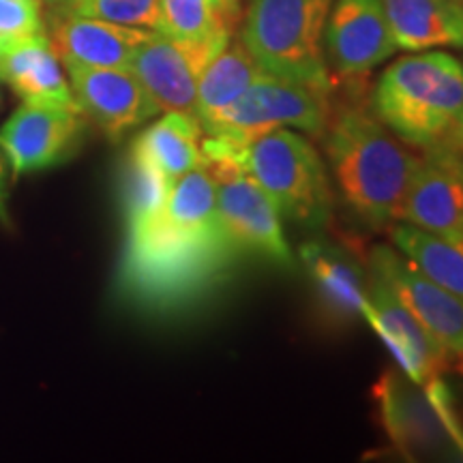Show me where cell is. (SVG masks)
<instances>
[{
    "label": "cell",
    "mask_w": 463,
    "mask_h": 463,
    "mask_svg": "<svg viewBox=\"0 0 463 463\" xmlns=\"http://www.w3.org/2000/svg\"><path fill=\"white\" fill-rule=\"evenodd\" d=\"M397 48H463V0H382Z\"/></svg>",
    "instance_id": "cell-18"
},
{
    "label": "cell",
    "mask_w": 463,
    "mask_h": 463,
    "mask_svg": "<svg viewBox=\"0 0 463 463\" xmlns=\"http://www.w3.org/2000/svg\"><path fill=\"white\" fill-rule=\"evenodd\" d=\"M335 0H251L241 42L266 73L331 90L324 28Z\"/></svg>",
    "instance_id": "cell-4"
},
{
    "label": "cell",
    "mask_w": 463,
    "mask_h": 463,
    "mask_svg": "<svg viewBox=\"0 0 463 463\" xmlns=\"http://www.w3.org/2000/svg\"><path fill=\"white\" fill-rule=\"evenodd\" d=\"M234 11L236 0H161V33L187 42L232 34Z\"/></svg>",
    "instance_id": "cell-22"
},
{
    "label": "cell",
    "mask_w": 463,
    "mask_h": 463,
    "mask_svg": "<svg viewBox=\"0 0 463 463\" xmlns=\"http://www.w3.org/2000/svg\"><path fill=\"white\" fill-rule=\"evenodd\" d=\"M266 71L251 56L242 42L228 43L219 54L208 62L198 84V99H195V118L200 125H206L236 101L256 80Z\"/></svg>",
    "instance_id": "cell-19"
},
{
    "label": "cell",
    "mask_w": 463,
    "mask_h": 463,
    "mask_svg": "<svg viewBox=\"0 0 463 463\" xmlns=\"http://www.w3.org/2000/svg\"><path fill=\"white\" fill-rule=\"evenodd\" d=\"M54 9L153 33H161L164 28L161 0H67Z\"/></svg>",
    "instance_id": "cell-25"
},
{
    "label": "cell",
    "mask_w": 463,
    "mask_h": 463,
    "mask_svg": "<svg viewBox=\"0 0 463 463\" xmlns=\"http://www.w3.org/2000/svg\"><path fill=\"white\" fill-rule=\"evenodd\" d=\"M0 223L9 225L7 191H5V161H3V157H0Z\"/></svg>",
    "instance_id": "cell-28"
},
{
    "label": "cell",
    "mask_w": 463,
    "mask_h": 463,
    "mask_svg": "<svg viewBox=\"0 0 463 463\" xmlns=\"http://www.w3.org/2000/svg\"><path fill=\"white\" fill-rule=\"evenodd\" d=\"M62 62L52 50L48 33L0 45V80L24 103L78 109Z\"/></svg>",
    "instance_id": "cell-17"
},
{
    "label": "cell",
    "mask_w": 463,
    "mask_h": 463,
    "mask_svg": "<svg viewBox=\"0 0 463 463\" xmlns=\"http://www.w3.org/2000/svg\"><path fill=\"white\" fill-rule=\"evenodd\" d=\"M328 123L326 95L292 80L264 73L239 99L202 125V131L232 137L249 146L258 136L279 127L303 129L309 136L322 137Z\"/></svg>",
    "instance_id": "cell-7"
},
{
    "label": "cell",
    "mask_w": 463,
    "mask_h": 463,
    "mask_svg": "<svg viewBox=\"0 0 463 463\" xmlns=\"http://www.w3.org/2000/svg\"><path fill=\"white\" fill-rule=\"evenodd\" d=\"M172 181L140 150L131 148L125 172V211L127 223H146L164 208Z\"/></svg>",
    "instance_id": "cell-23"
},
{
    "label": "cell",
    "mask_w": 463,
    "mask_h": 463,
    "mask_svg": "<svg viewBox=\"0 0 463 463\" xmlns=\"http://www.w3.org/2000/svg\"><path fill=\"white\" fill-rule=\"evenodd\" d=\"M372 103L375 118L403 142L439 146L463 112V62L447 52L399 58L382 73Z\"/></svg>",
    "instance_id": "cell-3"
},
{
    "label": "cell",
    "mask_w": 463,
    "mask_h": 463,
    "mask_svg": "<svg viewBox=\"0 0 463 463\" xmlns=\"http://www.w3.org/2000/svg\"><path fill=\"white\" fill-rule=\"evenodd\" d=\"M150 34L153 31L54 9L48 42L62 67H129L137 48Z\"/></svg>",
    "instance_id": "cell-16"
},
{
    "label": "cell",
    "mask_w": 463,
    "mask_h": 463,
    "mask_svg": "<svg viewBox=\"0 0 463 463\" xmlns=\"http://www.w3.org/2000/svg\"><path fill=\"white\" fill-rule=\"evenodd\" d=\"M80 112L118 140L159 112L129 67H65Z\"/></svg>",
    "instance_id": "cell-12"
},
{
    "label": "cell",
    "mask_w": 463,
    "mask_h": 463,
    "mask_svg": "<svg viewBox=\"0 0 463 463\" xmlns=\"http://www.w3.org/2000/svg\"><path fill=\"white\" fill-rule=\"evenodd\" d=\"M372 275L369 300L361 314L384 339L392 356L397 358L399 369L410 380L427 384L430 380L439 378L449 364V352L399 303L391 288L378 275Z\"/></svg>",
    "instance_id": "cell-15"
},
{
    "label": "cell",
    "mask_w": 463,
    "mask_h": 463,
    "mask_svg": "<svg viewBox=\"0 0 463 463\" xmlns=\"http://www.w3.org/2000/svg\"><path fill=\"white\" fill-rule=\"evenodd\" d=\"M395 52L382 0H335L324 28V58L335 73L364 75Z\"/></svg>",
    "instance_id": "cell-11"
},
{
    "label": "cell",
    "mask_w": 463,
    "mask_h": 463,
    "mask_svg": "<svg viewBox=\"0 0 463 463\" xmlns=\"http://www.w3.org/2000/svg\"><path fill=\"white\" fill-rule=\"evenodd\" d=\"M303 258L307 266L311 269V273H314L316 281L320 283L326 297L335 305H339L345 311L361 314L369 297L361 286V279H358L350 266L337 258H333L331 253H326L317 245H307L303 249Z\"/></svg>",
    "instance_id": "cell-24"
},
{
    "label": "cell",
    "mask_w": 463,
    "mask_h": 463,
    "mask_svg": "<svg viewBox=\"0 0 463 463\" xmlns=\"http://www.w3.org/2000/svg\"><path fill=\"white\" fill-rule=\"evenodd\" d=\"M245 170L256 178L279 215L292 222L324 225L331 213V187L324 164L307 137L279 127L249 144Z\"/></svg>",
    "instance_id": "cell-5"
},
{
    "label": "cell",
    "mask_w": 463,
    "mask_h": 463,
    "mask_svg": "<svg viewBox=\"0 0 463 463\" xmlns=\"http://www.w3.org/2000/svg\"><path fill=\"white\" fill-rule=\"evenodd\" d=\"M326 153L345 204L375 230L399 222L420 161L378 118L345 108L328 123Z\"/></svg>",
    "instance_id": "cell-2"
},
{
    "label": "cell",
    "mask_w": 463,
    "mask_h": 463,
    "mask_svg": "<svg viewBox=\"0 0 463 463\" xmlns=\"http://www.w3.org/2000/svg\"><path fill=\"white\" fill-rule=\"evenodd\" d=\"M459 372L463 373V352L459 354Z\"/></svg>",
    "instance_id": "cell-30"
},
{
    "label": "cell",
    "mask_w": 463,
    "mask_h": 463,
    "mask_svg": "<svg viewBox=\"0 0 463 463\" xmlns=\"http://www.w3.org/2000/svg\"><path fill=\"white\" fill-rule=\"evenodd\" d=\"M439 146H449L457 150V153H463V112L459 114V118H457L453 129H450L447 140H444V144H439Z\"/></svg>",
    "instance_id": "cell-27"
},
{
    "label": "cell",
    "mask_w": 463,
    "mask_h": 463,
    "mask_svg": "<svg viewBox=\"0 0 463 463\" xmlns=\"http://www.w3.org/2000/svg\"><path fill=\"white\" fill-rule=\"evenodd\" d=\"M62 5H65V3H62Z\"/></svg>",
    "instance_id": "cell-31"
},
{
    "label": "cell",
    "mask_w": 463,
    "mask_h": 463,
    "mask_svg": "<svg viewBox=\"0 0 463 463\" xmlns=\"http://www.w3.org/2000/svg\"><path fill=\"white\" fill-rule=\"evenodd\" d=\"M45 33L39 0H0V45Z\"/></svg>",
    "instance_id": "cell-26"
},
{
    "label": "cell",
    "mask_w": 463,
    "mask_h": 463,
    "mask_svg": "<svg viewBox=\"0 0 463 463\" xmlns=\"http://www.w3.org/2000/svg\"><path fill=\"white\" fill-rule=\"evenodd\" d=\"M375 397L382 422L403 455L463 459V431L439 378L419 384L405 373L386 372Z\"/></svg>",
    "instance_id": "cell-6"
},
{
    "label": "cell",
    "mask_w": 463,
    "mask_h": 463,
    "mask_svg": "<svg viewBox=\"0 0 463 463\" xmlns=\"http://www.w3.org/2000/svg\"><path fill=\"white\" fill-rule=\"evenodd\" d=\"M202 125L194 114L165 112L164 118L137 136L133 148L153 161L174 183L202 165Z\"/></svg>",
    "instance_id": "cell-20"
},
{
    "label": "cell",
    "mask_w": 463,
    "mask_h": 463,
    "mask_svg": "<svg viewBox=\"0 0 463 463\" xmlns=\"http://www.w3.org/2000/svg\"><path fill=\"white\" fill-rule=\"evenodd\" d=\"M391 241L430 279L463 300V241L442 239L405 222L391 225Z\"/></svg>",
    "instance_id": "cell-21"
},
{
    "label": "cell",
    "mask_w": 463,
    "mask_h": 463,
    "mask_svg": "<svg viewBox=\"0 0 463 463\" xmlns=\"http://www.w3.org/2000/svg\"><path fill=\"white\" fill-rule=\"evenodd\" d=\"M232 42V34L187 42L153 33L137 48L129 69L159 108V112L195 116L198 84L208 62Z\"/></svg>",
    "instance_id": "cell-8"
},
{
    "label": "cell",
    "mask_w": 463,
    "mask_h": 463,
    "mask_svg": "<svg viewBox=\"0 0 463 463\" xmlns=\"http://www.w3.org/2000/svg\"><path fill=\"white\" fill-rule=\"evenodd\" d=\"M369 273L378 275L399 303L449 354L463 352V300L430 279L412 260L389 245L373 247Z\"/></svg>",
    "instance_id": "cell-10"
},
{
    "label": "cell",
    "mask_w": 463,
    "mask_h": 463,
    "mask_svg": "<svg viewBox=\"0 0 463 463\" xmlns=\"http://www.w3.org/2000/svg\"><path fill=\"white\" fill-rule=\"evenodd\" d=\"M208 174L217 184L219 225L232 245L260 253L283 266L292 264L279 211L256 178L245 167H215Z\"/></svg>",
    "instance_id": "cell-9"
},
{
    "label": "cell",
    "mask_w": 463,
    "mask_h": 463,
    "mask_svg": "<svg viewBox=\"0 0 463 463\" xmlns=\"http://www.w3.org/2000/svg\"><path fill=\"white\" fill-rule=\"evenodd\" d=\"M399 222L442 239L463 241V157L457 150L427 148L403 198Z\"/></svg>",
    "instance_id": "cell-13"
},
{
    "label": "cell",
    "mask_w": 463,
    "mask_h": 463,
    "mask_svg": "<svg viewBox=\"0 0 463 463\" xmlns=\"http://www.w3.org/2000/svg\"><path fill=\"white\" fill-rule=\"evenodd\" d=\"M39 3H42V5H48V7L54 9V7H61L62 3H67V0H39Z\"/></svg>",
    "instance_id": "cell-29"
},
{
    "label": "cell",
    "mask_w": 463,
    "mask_h": 463,
    "mask_svg": "<svg viewBox=\"0 0 463 463\" xmlns=\"http://www.w3.org/2000/svg\"><path fill=\"white\" fill-rule=\"evenodd\" d=\"M217 217V184L204 165L172 183L161 211L129 228L123 283L150 305L195 298L234 262Z\"/></svg>",
    "instance_id": "cell-1"
},
{
    "label": "cell",
    "mask_w": 463,
    "mask_h": 463,
    "mask_svg": "<svg viewBox=\"0 0 463 463\" xmlns=\"http://www.w3.org/2000/svg\"><path fill=\"white\" fill-rule=\"evenodd\" d=\"M82 133V112L24 103L3 125L0 150L14 176L37 172L65 159Z\"/></svg>",
    "instance_id": "cell-14"
}]
</instances>
